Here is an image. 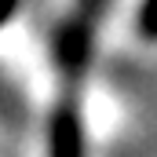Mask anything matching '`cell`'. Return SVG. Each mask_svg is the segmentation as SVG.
Listing matches in <instances>:
<instances>
[{
    "instance_id": "obj_3",
    "label": "cell",
    "mask_w": 157,
    "mask_h": 157,
    "mask_svg": "<svg viewBox=\"0 0 157 157\" xmlns=\"http://www.w3.org/2000/svg\"><path fill=\"white\" fill-rule=\"evenodd\" d=\"M11 7H15V0H0V18H4V15H7Z\"/></svg>"
},
{
    "instance_id": "obj_1",
    "label": "cell",
    "mask_w": 157,
    "mask_h": 157,
    "mask_svg": "<svg viewBox=\"0 0 157 157\" xmlns=\"http://www.w3.org/2000/svg\"><path fill=\"white\" fill-rule=\"evenodd\" d=\"M51 157H84L80 143V121L70 106H62L51 121Z\"/></svg>"
},
{
    "instance_id": "obj_2",
    "label": "cell",
    "mask_w": 157,
    "mask_h": 157,
    "mask_svg": "<svg viewBox=\"0 0 157 157\" xmlns=\"http://www.w3.org/2000/svg\"><path fill=\"white\" fill-rule=\"evenodd\" d=\"M139 26H143V33H146V37H154V40H157V0H146V4H143Z\"/></svg>"
}]
</instances>
